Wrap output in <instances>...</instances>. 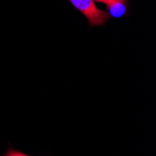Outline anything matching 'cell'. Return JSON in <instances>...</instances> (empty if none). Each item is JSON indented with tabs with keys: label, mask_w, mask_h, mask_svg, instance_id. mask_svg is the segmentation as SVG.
Listing matches in <instances>:
<instances>
[{
	"label": "cell",
	"mask_w": 156,
	"mask_h": 156,
	"mask_svg": "<svg viewBox=\"0 0 156 156\" xmlns=\"http://www.w3.org/2000/svg\"><path fill=\"white\" fill-rule=\"evenodd\" d=\"M93 1H96L99 3H104V4H108V2H110L111 0H93Z\"/></svg>",
	"instance_id": "4"
},
{
	"label": "cell",
	"mask_w": 156,
	"mask_h": 156,
	"mask_svg": "<svg viewBox=\"0 0 156 156\" xmlns=\"http://www.w3.org/2000/svg\"><path fill=\"white\" fill-rule=\"evenodd\" d=\"M6 156H8V155H6Z\"/></svg>",
	"instance_id": "5"
},
{
	"label": "cell",
	"mask_w": 156,
	"mask_h": 156,
	"mask_svg": "<svg viewBox=\"0 0 156 156\" xmlns=\"http://www.w3.org/2000/svg\"><path fill=\"white\" fill-rule=\"evenodd\" d=\"M125 0H111L107 4L109 16L119 18L125 13Z\"/></svg>",
	"instance_id": "2"
},
{
	"label": "cell",
	"mask_w": 156,
	"mask_h": 156,
	"mask_svg": "<svg viewBox=\"0 0 156 156\" xmlns=\"http://www.w3.org/2000/svg\"><path fill=\"white\" fill-rule=\"evenodd\" d=\"M69 1L86 17L91 26L102 25L109 19V14L107 11L99 9L93 0H69Z\"/></svg>",
	"instance_id": "1"
},
{
	"label": "cell",
	"mask_w": 156,
	"mask_h": 156,
	"mask_svg": "<svg viewBox=\"0 0 156 156\" xmlns=\"http://www.w3.org/2000/svg\"><path fill=\"white\" fill-rule=\"evenodd\" d=\"M7 155L8 156H29V155H27L25 153L18 151H8Z\"/></svg>",
	"instance_id": "3"
}]
</instances>
